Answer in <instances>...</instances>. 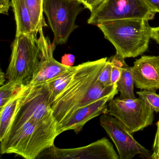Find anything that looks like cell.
I'll list each match as a JSON object with an SVG mask.
<instances>
[{
	"instance_id": "8fae6325",
	"label": "cell",
	"mask_w": 159,
	"mask_h": 159,
	"mask_svg": "<svg viewBox=\"0 0 159 159\" xmlns=\"http://www.w3.org/2000/svg\"><path fill=\"white\" fill-rule=\"evenodd\" d=\"M39 45L41 53L40 63L29 84L39 85L45 83L57 76L67 71L72 66L58 62L53 57L56 48L55 43H51L50 39L44 36L43 28L39 30Z\"/></svg>"
},
{
	"instance_id": "277c9868",
	"label": "cell",
	"mask_w": 159,
	"mask_h": 159,
	"mask_svg": "<svg viewBox=\"0 0 159 159\" xmlns=\"http://www.w3.org/2000/svg\"><path fill=\"white\" fill-rule=\"evenodd\" d=\"M37 34L16 36L12 45L11 61L5 74L8 81L25 85L30 82L41 60Z\"/></svg>"
},
{
	"instance_id": "d4e9b609",
	"label": "cell",
	"mask_w": 159,
	"mask_h": 159,
	"mask_svg": "<svg viewBox=\"0 0 159 159\" xmlns=\"http://www.w3.org/2000/svg\"><path fill=\"white\" fill-rule=\"evenodd\" d=\"M75 57L73 55L65 54L62 58V63L66 66H72L75 62Z\"/></svg>"
},
{
	"instance_id": "6da1fadb",
	"label": "cell",
	"mask_w": 159,
	"mask_h": 159,
	"mask_svg": "<svg viewBox=\"0 0 159 159\" xmlns=\"http://www.w3.org/2000/svg\"><path fill=\"white\" fill-rule=\"evenodd\" d=\"M107 59L105 57L77 66L70 82L52 104L58 124L77 109L118 93L117 84L105 86L98 80Z\"/></svg>"
},
{
	"instance_id": "9c48e42d",
	"label": "cell",
	"mask_w": 159,
	"mask_h": 159,
	"mask_svg": "<svg viewBox=\"0 0 159 159\" xmlns=\"http://www.w3.org/2000/svg\"><path fill=\"white\" fill-rule=\"evenodd\" d=\"M100 123L115 144L120 159H132L138 154L151 159L149 151L139 144L115 117L104 113L100 117Z\"/></svg>"
},
{
	"instance_id": "cb8c5ba5",
	"label": "cell",
	"mask_w": 159,
	"mask_h": 159,
	"mask_svg": "<svg viewBox=\"0 0 159 159\" xmlns=\"http://www.w3.org/2000/svg\"><path fill=\"white\" fill-rule=\"evenodd\" d=\"M157 130L153 145V153L151 159H159V120L157 123Z\"/></svg>"
},
{
	"instance_id": "8992f818",
	"label": "cell",
	"mask_w": 159,
	"mask_h": 159,
	"mask_svg": "<svg viewBox=\"0 0 159 159\" xmlns=\"http://www.w3.org/2000/svg\"><path fill=\"white\" fill-rule=\"evenodd\" d=\"M83 5L80 0H44L43 11L53 32L56 45L66 43L78 27L75 21Z\"/></svg>"
},
{
	"instance_id": "7402d4cb",
	"label": "cell",
	"mask_w": 159,
	"mask_h": 159,
	"mask_svg": "<svg viewBox=\"0 0 159 159\" xmlns=\"http://www.w3.org/2000/svg\"><path fill=\"white\" fill-rule=\"evenodd\" d=\"M112 71V64L111 62L107 59L105 66L101 70L98 80L101 84L105 86L111 85V75Z\"/></svg>"
},
{
	"instance_id": "52a82bcc",
	"label": "cell",
	"mask_w": 159,
	"mask_h": 159,
	"mask_svg": "<svg viewBox=\"0 0 159 159\" xmlns=\"http://www.w3.org/2000/svg\"><path fill=\"white\" fill-rule=\"evenodd\" d=\"M154 111L142 98H113L107 114L119 120L133 134L152 124Z\"/></svg>"
},
{
	"instance_id": "f546056e",
	"label": "cell",
	"mask_w": 159,
	"mask_h": 159,
	"mask_svg": "<svg viewBox=\"0 0 159 159\" xmlns=\"http://www.w3.org/2000/svg\"><path fill=\"white\" fill-rule=\"evenodd\" d=\"M80 1H81V0H80Z\"/></svg>"
},
{
	"instance_id": "e0dca14e",
	"label": "cell",
	"mask_w": 159,
	"mask_h": 159,
	"mask_svg": "<svg viewBox=\"0 0 159 159\" xmlns=\"http://www.w3.org/2000/svg\"><path fill=\"white\" fill-rule=\"evenodd\" d=\"M77 66L72 67L66 72L48 81L47 84L51 93L52 103L55 98L66 88L69 84L76 71Z\"/></svg>"
},
{
	"instance_id": "d6986e66",
	"label": "cell",
	"mask_w": 159,
	"mask_h": 159,
	"mask_svg": "<svg viewBox=\"0 0 159 159\" xmlns=\"http://www.w3.org/2000/svg\"><path fill=\"white\" fill-rule=\"evenodd\" d=\"M25 85L8 81L0 87V109L17 95Z\"/></svg>"
},
{
	"instance_id": "4316f807",
	"label": "cell",
	"mask_w": 159,
	"mask_h": 159,
	"mask_svg": "<svg viewBox=\"0 0 159 159\" xmlns=\"http://www.w3.org/2000/svg\"><path fill=\"white\" fill-rule=\"evenodd\" d=\"M148 5L157 13H159V0H144Z\"/></svg>"
},
{
	"instance_id": "7a4b0ae2",
	"label": "cell",
	"mask_w": 159,
	"mask_h": 159,
	"mask_svg": "<svg viewBox=\"0 0 159 159\" xmlns=\"http://www.w3.org/2000/svg\"><path fill=\"white\" fill-rule=\"evenodd\" d=\"M60 134L58 123H39L32 120L11 125L1 141V154L14 153L26 159H37L48 148L54 145Z\"/></svg>"
},
{
	"instance_id": "83f0119b",
	"label": "cell",
	"mask_w": 159,
	"mask_h": 159,
	"mask_svg": "<svg viewBox=\"0 0 159 159\" xmlns=\"http://www.w3.org/2000/svg\"><path fill=\"white\" fill-rule=\"evenodd\" d=\"M151 38L155 41L157 43H159V26L157 27H151Z\"/></svg>"
},
{
	"instance_id": "484cf974",
	"label": "cell",
	"mask_w": 159,
	"mask_h": 159,
	"mask_svg": "<svg viewBox=\"0 0 159 159\" xmlns=\"http://www.w3.org/2000/svg\"><path fill=\"white\" fill-rule=\"evenodd\" d=\"M10 6H11V2L9 0L0 1V12L1 13L8 14Z\"/></svg>"
},
{
	"instance_id": "ba28073f",
	"label": "cell",
	"mask_w": 159,
	"mask_h": 159,
	"mask_svg": "<svg viewBox=\"0 0 159 159\" xmlns=\"http://www.w3.org/2000/svg\"><path fill=\"white\" fill-rule=\"evenodd\" d=\"M156 13L144 0H105L91 13L88 24L97 25L107 21L128 18L149 21Z\"/></svg>"
},
{
	"instance_id": "7c38bea8",
	"label": "cell",
	"mask_w": 159,
	"mask_h": 159,
	"mask_svg": "<svg viewBox=\"0 0 159 159\" xmlns=\"http://www.w3.org/2000/svg\"><path fill=\"white\" fill-rule=\"evenodd\" d=\"M115 96L111 95L103 98L71 112L58 125L60 134L68 130H73L78 134L88 121L100 114L107 113V103Z\"/></svg>"
},
{
	"instance_id": "ac0fdd59",
	"label": "cell",
	"mask_w": 159,
	"mask_h": 159,
	"mask_svg": "<svg viewBox=\"0 0 159 159\" xmlns=\"http://www.w3.org/2000/svg\"><path fill=\"white\" fill-rule=\"evenodd\" d=\"M44 2V0H25L31 23L38 32L40 29L46 25L43 17Z\"/></svg>"
},
{
	"instance_id": "4fadbf2b",
	"label": "cell",
	"mask_w": 159,
	"mask_h": 159,
	"mask_svg": "<svg viewBox=\"0 0 159 159\" xmlns=\"http://www.w3.org/2000/svg\"><path fill=\"white\" fill-rule=\"evenodd\" d=\"M136 87L141 90L159 89V55L143 56L131 67Z\"/></svg>"
},
{
	"instance_id": "3957f363",
	"label": "cell",
	"mask_w": 159,
	"mask_h": 159,
	"mask_svg": "<svg viewBox=\"0 0 159 159\" xmlns=\"http://www.w3.org/2000/svg\"><path fill=\"white\" fill-rule=\"evenodd\" d=\"M148 21L144 18L119 19L103 22L97 26L114 46L116 53L124 58L135 57L148 48L151 39Z\"/></svg>"
},
{
	"instance_id": "ffe728a7",
	"label": "cell",
	"mask_w": 159,
	"mask_h": 159,
	"mask_svg": "<svg viewBox=\"0 0 159 159\" xmlns=\"http://www.w3.org/2000/svg\"><path fill=\"white\" fill-rule=\"evenodd\" d=\"M137 94L154 111L159 112V95L156 93L155 90H143L137 92Z\"/></svg>"
},
{
	"instance_id": "603a6c76",
	"label": "cell",
	"mask_w": 159,
	"mask_h": 159,
	"mask_svg": "<svg viewBox=\"0 0 159 159\" xmlns=\"http://www.w3.org/2000/svg\"><path fill=\"white\" fill-rule=\"evenodd\" d=\"M105 0H81L84 8H87L93 12Z\"/></svg>"
},
{
	"instance_id": "30bf717a",
	"label": "cell",
	"mask_w": 159,
	"mask_h": 159,
	"mask_svg": "<svg viewBox=\"0 0 159 159\" xmlns=\"http://www.w3.org/2000/svg\"><path fill=\"white\" fill-rule=\"evenodd\" d=\"M119 159L112 144L103 138L87 146L73 148H60L54 146L43 152L37 159Z\"/></svg>"
},
{
	"instance_id": "2e32d148",
	"label": "cell",
	"mask_w": 159,
	"mask_h": 159,
	"mask_svg": "<svg viewBox=\"0 0 159 159\" xmlns=\"http://www.w3.org/2000/svg\"><path fill=\"white\" fill-rule=\"evenodd\" d=\"M21 92V91H20ZM20 92L0 109V141L6 136L18 105Z\"/></svg>"
},
{
	"instance_id": "9a60e30c",
	"label": "cell",
	"mask_w": 159,
	"mask_h": 159,
	"mask_svg": "<svg viewBox=\"0 0 159 159\" xmlns=\"http://www.w3.org/2000/svg\"><path fill=\"white\" fill-rule=\"evenodd\" d=\"M134 81L129 67L124 62L122 65L120 80L117 83V89L120 92V98H136L134 93Z\"/></svg>"
},
{
	"instance_id": "5b68a950",
	"label": "cell",
	"mask_w": 159,
	"mask_h": 159,
	"mask_svg": "<svg viewBox=\"0 0 159 159\" xmlns=\"http://www.w3.org/2000/svg\"><path fill=\"white\" fill-rule=\"evenodd\" d=\"M52 104L47 84L25 85L19 94L17 108L10 126L28 120L39 123H58L54 116Z\"/></svg>"
},
{
	"instance_id": "f1b7e54d",
	"label": "cell",
	"mask_w": 159,
	"mask_h": 159,
	"mask_svg": "<svg viewBox=\"0 0 159 159\" xmlns=\"http://www.w3.org/2000/svg\"><path fill=\"white\" fill-rule=\"evenodd\" d=\"M6 74L1 70V72H0V85L1 86H2L5 83V79H6Z\"/></svg>"
},
{
	"instance_id": "44dd1931",
	"label": "cell",
	"mask_w": 159,
	"mask_h": 159,
	"mask_svg": "<svg viewBox=\"0 0 159 159\" xmlns=\"http://www.w3.org/2000/svg\"><path fill=\"white\" fill-rule=\"evenodd\" d=\"M108 59L112 64L111 83L112 84H116L120 77L122 67L125 61V58L116 53L115 55Z\"/></svg>"
},
{
	"instance_id": "5bb4252c",
	"label": "cell",
	"mask_w": 159,
	"mask_h": 159,
	"mask_svg": "<svg viewBox=\"0 0 159 159\" xmlns=\"http://www.w3.org/2000/svg\"><path fill=\"white\" fill-rule=\"evenodd\" d=\"M16 25V36L22 34L38 33L31 23L25 0H11Z\"/></svg>"
}]
</instances>
